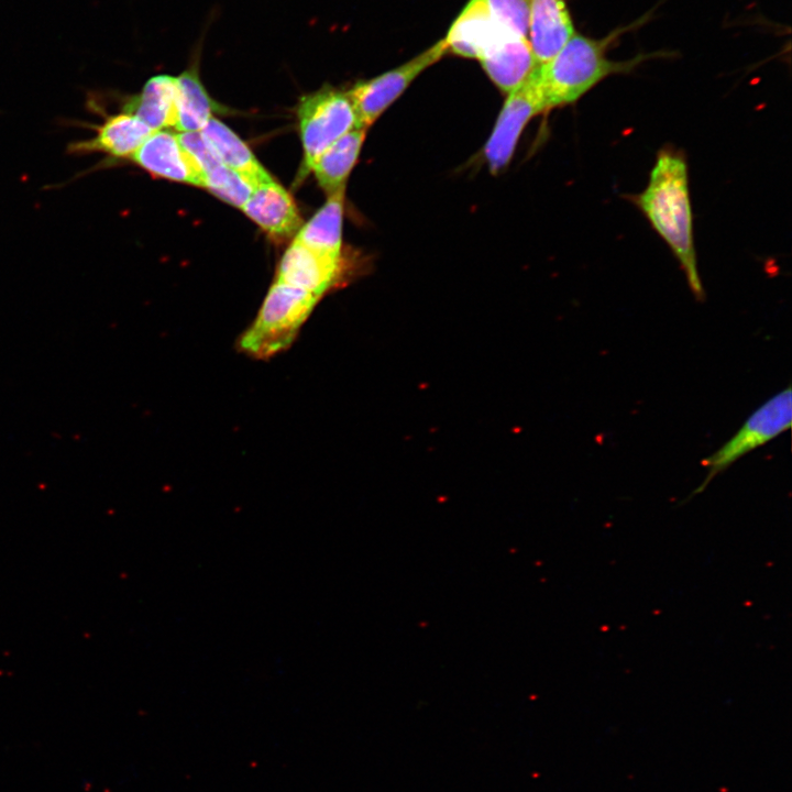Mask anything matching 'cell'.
Here are the masks:
<instances>
[{
  "mask_svg": "<svg viewBox=\"0 0 792 792\" xmlns=\"http://www.w3.org/2000/svg\"><path fill=\"white\" fill-rule=\"evenodd\" d=\"M635 204L671 249L695 298L702 300L705 295L693 240L688 164L681 153L674 150L658 153L649 182L635 197Z\"/></svg>",
  "mask_w": 792,
  "mask_h": 792,
  "instance_id": "6da1fadb",
  "label": "cell"
},
{
  "mask_svg": "<svg viewBox=\"0 0 792 792\" xmlns=\"http://www.w3.org/2000/svg\"><path fill=\"white\" fill-rule=\"evenodd\" d=\"M631 28L616 29L602 38L575 32L551 59L539 65L537 81L546 112L575 102L612 75L631 73L644 62L663 55L660 52L625 61L608 58V47Z\"/></svg>",
  "mask_w": 792,
  "mask_h": 792,
  "instance_id": "7a4b0ae2",
  "label": "cell"
},
{
  "mask_svg": "<svg viewBox=\"0 0 792 792\" xmlns=\"http://www.w3.org/2000/svg\"><path fill=\"white\" fill-rule=\"evenodd\" d=\"M320 298L275 280L251 326L240 336L238 349L255 360H268L295 341Z\"/></svg>",
  "mask_w": 792,
  "mask_h": 792,
  "instance_id": "3957f363",
  "label": "cell"
},
{
  "mask_svg": "<svg viewBox=\"0 0 792 792\" xmlns=\"http://www.w3.org/2000/svg\"><path fill=\"white\" fill-rule=\"evenodd\" d=\"M298 119L304 146V163L298 178L311 172L316 160L331 144L359 128L348 92L328 86L300 98Z\"/></svg>",
  "mask_w": 792,
  "mask_h": 792,
  "instance_id": "277c9868",
  "label": "cell"
},
{
  "mask_svg": "<svg viewBox=\"0 0 792 792\" xmlns=\"http://www.w3.org/2000/svg\"><path fill=\"white\" fill-rule=\"evenodd\" d=\"M791 387L772 396L744 422L740 429L718 450L703 461L706 477L695 493L702 492L707 484L735 461L769 442L791 426Z\"/></svg>",
  "mask_w": 792,
  "mask_h": 792,
  "instance_id": "5b68a950",
  "label": "cell"
},
{
  "mask_svg": "<svg viewBox=\"0 0 792 792\" xmlns=\"http://www.w3.org/2000/svg\"><path fill=\"white\" fill-rule=\"evenodd\" d=\"M441 38L400 66L369 80L358 81L348 95L353 103L358 127L367 129L428 67L447 53Z\"/></svg>",
  "mask_w": 792,
  "mask_h": 792,
  "instance_id": "8992f818",
  "label": "cell"
},
{
  "mask_svg": "<svg viewBox=\"0 0 792 792\" xmlns=\"http://www.w3.org/2000/svg\"><path fill=\"white\" fill-rule=\"evenodd\" d=\"M538 67L521 85L508 92L485 144L484 155L492 173L507 166L526 124L535 116L546 112L537 81Z\"/></svg>",
  "mask_w": 792,
  "mask_h": 792,
  "instance_id": "52a82bcc",
  "label": "cell"
},
{
  "mask_svg": "<svg viewBox=\"0 0 792 792\" xmlns=\"http://www.w3.org/2000/svg\"><path fill=\"white\" fill-rule=\"evenodd\" d=\"M342 258L293 241L284 253L276 280L321 298L338 282Z\"/></svg>",
  "mask_w": 792,
  "mask_h": 792,
  "instance_id": "ba28073f",
  "label": "cell"
},
{
  "mask_svg": "<svg viewBox=\"0 0 792 792\" xmlns=\"http://www.w3.org/2000/svg\"><path fill=\"white\" fill-rule=\"evenodd\" d=\"M131 158L153 176L204 187L199 165L168 131H154Z\"/></svg>",
  "mask_w": 792,
  "mask_h": 792,
  "instance_id": "9c48e42d",
  "label": "cell"
},
{
  "mask_svg": "<svg viewBox=\"0 0 792 792\" xmlns=\"http://www.w3.org/2000/svg\"><path fill=\"white\" fill-rule=\"evenodd\" d=\"M508 32L493 16L486 0H469L443 41L447 51L480 61Z\"/></svg>",
  "mask_w": 792,
  "mask_h": 792,
  "instance_id": "30bf717a",
  "label": "cell"
},
{
  "mask_svg": "<svg viewBox=\"0 0 792 792\" xmlns=\"http://www.w3.org/2000/svg\"><path fill=\"white\" fill-rule=\"evenodd\" d=\"M241 209L273 238L293 237L301 228L295 201L273 178L257 185Z\"/></svg>",
  "mask_w": 792,
  "mask_h": 792,
  "instance_id": "8fae6325",
  "label": "cell"
},
{
  "mask_svg": "<svg viewBox=\"0 0 792 792\" xmlns=\"http://www.w3.org/2000/svg\"><path fill=\"white\" fill-rule=\"evenodd\" d=\"M95 130L92 138L72 143L70 153L98 152L112 158H131L154 132L139 118L123 111L108 116Z\"/></svg>",
  "mask_w": 792,
  "mask_h": 792,
  "instance_id": "7c38bea8",
  "label": "cell"
},
{
  "mask_svg": "<svg viewBox=\"0 0 792 792\" xmlns=\"http://www.w3.org/2000/svg\"><path fill=\"white\" fill-rule=\"evenodd\" d=\"M480 63L490 79L506 94L521 85L540 65L529 40L513 32L492 46Z\"/></svg>",
  "mask_w": 792,
  "mask_h": 792,
  "instance_id": "4fadbf2b",
  "label": "cell"
},
{
  "mask_svg": "<svg viewBox=\"0 0 792 792\" xmlns=\"http://www.w3.org/2000/svg\"><path fill=\"white\" fill-rule=\"evenodd\" d=\"M574 33L565 0H530L528 40L540 65L551 59Z\"/></svg>",
  "mask_w": 792,
  "mask_h": 792,
  "instance_id": "5bb4252c",
  "label": "cell"
},
{
  "mask_svg": "<svg viewBox=\"0 0 792 792\" xmlns=\"http://www.w3.org/2000/svg\"><path fill=\"white\" fill-rule=\"evenodd\" d=\"M122 111L135 116L153 131L175 127V77L156 75L150 78L142 88V91L132 96L124 103Z\"/></svg>",
  "mask_w": 792,
  "mask_h": 792,
  "instance_id": "9a60e30c",
  "label": "cell"
},
{
  "mask_svg": "<svg viewBox=\"0 0 792 792\" xmlns=\"http://www.w3.org/2000/svg\"><path fill=\"white\" fill-rule=\"evenodd\" d=\"M200 133L221 163L248 178L254 188L272 179L249 146L218 119L211 117Z\"/></svg>",
  "mask_w": 792,
  "mask_h": 792,
  "instance_id": "2e32d148",
  "label": "cell"
},
{
  "mask_svg": "<svg viewBox=\"0 0 792 792\" xmlns=\"http://www.w3.org/2000/svg\"><path fill=\"white\" fill-rule=\"evenodd\" d=\"M344 186L328 195L326 204L294 239L314 251L341 257Z\"/></svg>",
  "mask_w": 792,
  "mask_h": 792,
  "instance_id": "e0dca14e",
  "label": "cell"
},
{
  "mask_svg": "<svg viewBox=\"0 0 792 792\" xmlns=\"http://www.w3.org/2000/svg\"><path fill=\"white\" fill-rule=\"evenodd\" d=\"M176 80V122L175 129L180 132L200 131L213 111L219 110L204 87L199 73L198 59L184 70Z\"/></svg>",
  "mask_w": 792,
  "mask_h": 792,
  "instance_id": "ac0fdd59",
  "label": "cell"
},
{
  "mask_svg": "<svg viewBox=\"0 0 792 792\" xmlns=\"http://www.w3.org/2000/svg\"><path fill=\"white\" fill-rule=\"evenodd\" d=\"M365 128H354L331 144L314 163L311 172L328 195L343 187L355 165L366 135Z\"/></svg>",
  "mask_w": 792,
  "mask_h": 792,
  "instance_id": "d6986e66",
  "label": "cell"
},
{
  "mask_svg": "<svg viewBox=\"0 0 792 792\" xmlns=\"http://www.w3.org/2000/svg\"><path fill=\"white\" fill-rule=\"evenodd\" d=\"M204 187L223 201L239 208L243 207L254 189L248 178L223 164L205 174Z\"/></svg>",
  "mask_w": 792,
  "mask_h": 792,
  "instance_id": "ffe728a7",
  "label": "cell"
},
{
  "mask_svg": "<svg viewBox=\"0 0 792 792\" xmlns=\"http://www.w3.org/2000/svg\"><path fill=\"white\" fill-rule=\"evenodd\" d=\"M493 16L507 30L527 37L530 23V0H486Z\"/></svg>",
  "mask_w": 792,
  "mask_h": 792,
  "instance_id": "44dd1931",
  "label": "cell"
},
{
  "mask_svg": "<svg viewBox=\"0 0 792 792\" xmlns=\"http://www.w3.org/2000/svg\"><path fill=\"white\" fill-rule=\"evenodd\" d=\"M179 143L194 157L204 176L216 166L222 164L216 153L201 135L200 131L177 134Z\"/></svg>",
  "mask_w": 792,
  "mask_h": 792,
  "instance_id": "7402d4cb",
  "label": "cell"
}]
</instances>
